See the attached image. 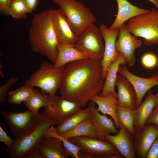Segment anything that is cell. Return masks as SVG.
Returning <instances> with one entry per match:
<instances>
[{
  "label": "cell",
  "instance_id": "32",
  "mask_svg": "<svg viewBox=\"0 0 158 158\" xmlns=\"http://www.w3.org/2000/svg\"><path fill=\"white\" fill-rule=\"evenodd\" d=\"M141 62L142 66L145 68L153 69L158 65V57L154 53L147 52L142 56Z\"/></svg>",
  "mask_w": 158,
  "mask_h": 158
},
{
  "label": "cell",
  "instance_id": "1",
  "mask_svg": "<svg viewBox=\"0 0 158 158\" xmlns=\"http://www.w3.org/2000/svg\"><path fill=\"white\" fill-rule=\"evenodd\" d=\"M104 83L101 62L87 58L65 66L59 90L61 96L85 107L102 91Z\"/></svg>",
  "mask_w": 158,
  "mask_h": 158
},
{
  "label": "cell",
  "instance_id": "37",
  "mask_svg": "<svg viewBox=\"0 0 158 158\" xmlns=\"http://www.w3.org/2000/svg\"><path fill=\"white\" fill-rule=\"evenodd\" d=\"M13 0H0V11L6 16H9V9Z\"/></svg>",
  "mask_w": 158,
  "mask_h": 158
},
{
  "label": "cell",
  "instance_id": "24",
  "mask_svg": "<svg viewBox=\"0 0 158 158\" xmlns=\"http://www.w3.org/2000/svg\"><path fill=\"white\" fill-rule=\"evenodd\" d=\"M90 110V107L88 106L86 108L81 109L64 118L55 128V131L58 134L61 135L72 129L88 117Z\"/></svg>",
  "mask_w": 158,
  "mask_h": 158
},
{
  "label": "cell",
  "instance_id": "42",
  "mask_svg": "<svg viewBox=\"0 0 158 158\" xmlns=\"http://www.w3.org/2000/svg\"><path fill=\"white\" fill-rule=\"evenodd\" d=\"M155 95L157 97V98L158 99V91L157 93Z\"/></svg>",
  "mask_w": 158,
  "mask_h": 158
},
{
  "label": "cell",
  "instance_id": "21",
  "mask_svg": "<svg viewBox=\"0 0 158 158\" xmlns=\"http://www.w3.org/2000/svg\"><path fill=\"white\" fill-rule=\"evenodd\" d=\"M158 104V99L150 90L144 100L135 110V123L138 129L145 126L154 108Z\"/></svg>",
  "mask_w": 158,
  "mask_h": 158
},
{
  "label": "cell",
  "instance_id": "22",
  "mask_svg": "<svg viewBox=\"0 0 158 158\" xmlns=\"http://www.w3.org/2000/svg\"><path fill=\"white\" fill-rule=\"evenodd\" d=\"M126 64L127 62L125 57L121 54L118 53L116 59L111 62L108 67L103 88L98 94L99 95L104 96L112 92L117 96L115 87L118 68L120 65Z\"/></svg>",
  "mask_w": 158,
  "mask_h": 158
},
{
  "label": "cell",
  "instance_id": "20",
  "mask_svg": "<svg viewBox=\"0 0 158 158\" xmlns=\"http://www.w3.org/2000/svg\"><path fill=\"white\" fill-rule=\"evenodd\" d=\"M120 131L115 135L108 134L105 140L111 143L118 151L126 158L135 157L131 141L126 129L120 123Z\"/></svg>",
  "mask_w": 158,
  "mask_h": 158
},
{
  "label": "cell",
  "instance_id": "28",
  "mask_svg": "<svg viewBox=\"0 0 158 158\" xmlns=\"http://www.w3.org/2000/svg\"><path fill=\"white\" fill-rule=\"evenodd\" d=\"M116 115L119 124L130 132L134 134L135 110L118 105Z\"/></svg>",
  "mask_w": 158,
  "mask_h": 158
},
{
  "label": "cell",
  "instance_id": "16",
  "mask_svg": "<svg viewBox=\"0 0 158 158\" xmlns=\"http://www.w3.org/2000/svg\"><path fill=\"white\" fill-rule=\"evenodd\" d=\"M115 86L118 89L117 105L135 110L137 107V97L130 82L119 74L117 75Z\"/></svg>",
  "mask_w": 158,
  "mask_h": 158
},
{
  "label": "cell",
  "instance_id": "39",
  "mask_svg": "<svg viewBox=\"0 0 158 158\" xmlns=\"http://www.w3.org/2000/svg\"><path fill=\"white\" fill-rule=\"evenodd\" d=\"M27 8L28 13H33L38 4V0H23Z\"/></svg>",
  "mask_w": 158,
  "mask_h": 158
},
{
  "label": "cell",
  "instance_id": "33",
  "mask_svg": "<svg viewBox=\"0 0 158 158\" xmlns=\"http://www.w3.org/2000/svg\"><path fill=\"white\" fill-rule=\"evenodd\" d=\"M18 81V79L14 77L9 78L6 82L0 87V104L4 102L7 94L12 85Z\"/></svg>",
  "mask_w": 158,
  "mask_h": 158
},
{
  "label": "cell",
  "instance_id": "26",
  "mask_svg": "<svg viewBox=\"0 0 158 158\" xmlns=\"http://www.w3.org/2000/svg\"><path fill=\"white\" fill-rule=\"evenodd\" d=\"M60 135L68 139L81 136L98 139L96 131L88 117L82 121L72 129Z\"/></svg>",
  "mask_w": 158,
  "mask_h": 158
},
{
  "label": "cell",
  "instance_id": "3",
  "mask_svg": "<svg viewBox=\"0 0 158 158\" xmlns=\"http://www.w3.org/2000/svg\"><path fill=\"white\" fill-rule=\"evenodd\" d=\"M65 66L55 68L48 61L43 62L38 69L25 81V85L40 88L42 93L52 97L56 95L62 80Z\"/></svg>",
  "mask_w": 158,
  "mask_h": 158
},
{
  "label": "cell",
  "instance_id": "40",
  "mask_svg": "<svg viewBox=\"0 0 158 158\" xmlns=\"http://www.w3.org/2000/svg\"><path fill=\"white\" fill-rule=\"evenodd\" d=\"M4 68L1 62L0 63V76L3 79L5 78L4 74L2 71V70Z\"/></svg>",
  "mask_w": 158,
  "mask_h": 158
},
{
  "label": "cell",
  "instance_id": "27",
  "mask_svg": "<svg viewBox=\"0 0 158 158\" xmlns=\"http://www.w3.org/2000/svg\"><path fill=\"white\" fill-rule=\"evenodd\" d=\"M53 97L49 94H43L39 91L34 89L30 97L23 103L28 109L36 115L39 114V110L41 108L47 106Z\"/></svg>",
  "mask_w": 158,
  "mask_h": 158
},
{
  "label": "cell",
  "instance_id": "36",
  "mask_svg": "<svg viewBox=\"0 0 158 158\" xmlns=\"http://www.w3.org/2000/svg\"><path fill=\"white\" fill-rule=\"evenodd\" d=\"M23 158H44L36 146L28 150L24 154Z\"/></svg>",
  "mask_w": 158,
  "mask_h": 158
},
{
  "label": "cell",
  "instance_id": "17",
  "mask_svg": "<svg viewBox=\"0 0 158 158\" xmlns=\"http://www.w3.org/2000/svg\"><path fill=\"white\" fill-rule=\"evenodd\" d=\"M118 12L114 21L108 28L110 30L119 29L125 22L131 18L149 12L150 10L140 8L127 0H116Z\"/></svg>",
  "mask_w": 158,
  "mask_h": 158
},
{
  "label": "cell",
  "instance_id": "4",
  "mask_svg": "<svg viewBox=\"0 0 158 158\" xmlns=\"http://www.w3.org/2000/svg\"><path fill=\"white\" fill-rule=\"evenodd\" d=\"M59 122L54 121L44 113L40 114L37 125L30 133L19 139H14L12 146L4 148L11 158H23L29 150L36 146L44 138L46 131L50 127L58 125Z\"/></svg>",
  "mask_w": 158,
  "mask_h": 158
},
{
  "label": "cell",
  "instance_id": "23",
  "mask_svg": "<svg viewBox=\"0 0 158 158\" xmlns=\"http://www.w3.org/2000/svg\"><path fill=\"white\" fill-rule=\"evenodd\" d=\"M75 45L59 44L58 55L54 64L55 68L62 67L77 60L88 58L86 54L77 49Z\"/></svg>",
  "mask_w": 158,
  "mask_h": 158
},
{
  "label": "cell",
  "instance_id": "9",
  "mask_svg": "<svg viewBox=\"0 0 158 158\" xmlns=\"http://www.w3.org/2000/svg\"><path fill=\"white\" fill-rule=\"evenodd\" d=\"M15 139L21 138L31 132L37 125L40 114L36 115L28 109L23 112L1 111Z\"/></svg>",
  "mask_w": 158,
  "mask_h": 158
},
{
  "label": "cell",
  "instance_id": "12",
  "mask_svg": "<svg viewBox=\"0 0 158 158\" xmlns=\"http://www.w3.org/2000/svg\"><path fill=\"white\" fill-rule=\"evenodd\" d=\"M118 73L124 76L133 86L137 97V107L146 93L153 87L158 86V75L157 74L149 78H142L132 73L126 65L119 66Z\"/></svg>",
  "mask_w": 158,
  "mask_h": 158
},
{
  "label": "cell",
  "instance_id": "5",
  "mask_svg": "<svg viewBox=\"0 0 158 158\" xmlns=\"http://www.w3.org/2000/svg\"><path fill=\"white\" fill-rule=\"evenodd\" d=\"M126 26L135 37L142 38L146 45H158V10L156 9L131 18Z\"/></svg>",
  "mask_w": 158,
  "mask_h": 158
},
{
  "label": "cell",
  "instance_id": "29",
  "mask_svg": "<svg viewBox=\"0 0 158 158\" xmlns=\"http://www.w3.org/2000/svg\"><path fill=\"white\" fill-rule=\"evenodd\" d=\"M32 87L24 84L8 93L7 100L10 104H20L26 100L32 94Z\"/></svg>",
  "mask_w": 158,
  "mask_h": 158
},
{
  "label": "cell",
  "instance_id": "30",
  "mask_svg": "<svg viewBox=\"0 0 158 158\" xmlns=\"http://www.w3.org/2000/svg\"><path fill=\"white\" fill-rule=\"evenodd\" d=\"M55 128L52 126L49 128L45 131L44 138L54 137L59 138L62 142L63 147L69 155L74 158H79V153L80 148L66 139L58 134L55 131Z\"/></svg>",
  "mask_w": 158,
  "mask_h": 158
},
{
  "label": "cell",
  "instance_id": "19",
  "mask_svg": "<svg viewBox=\"0 0 158 158\" xmlns=\"http://www.w3.org/2000/svg\"><path fill=\"white\" fill-rule=\"evenodd\" d=\"M98 106L97 111L104 115H108L112 118L116 127L120 128V124L117 119L116 111L117 108V96L110 92L104 96L96 94L90 99Z\"/></svg>",
  "mask_w": 158,
  "mask_h": 158
},
{
  "label": "cell",
  "instance_id": "7",
  "mask_svg": "<svg viewBox=\"0 0 158 158\" xmlns=\"http://www.w3.org/2000/svg\"><path fill=\"white\" fill-rule=\"evenodd\" d=\"M68 140L80 148L79 158H113L119 157L116 148L107 141L85 136L74 137Z\"/></svg>",
  "mask_w": 158,
  "mask_h": 158
},
{
  "label": "cell",
  "instance_id": "25",
  "mask_svg": "<svg viewBox=\"0 0 158 158\" xmlns=\"http://www.w3.org/2000/svg\"><path fill=\"white\" fill-rule=\"evenodd\" d=\"M148 124L142 134L138 143L139 152L142 157H146L149 149L158 136V126Z\"/></svg>",
  "mask_w": 158,
  "mask_h": 158
},
{
  "label": "cell",
  "instance_id": "13",
  "mask_svg": "<svg viewBox=\"0 0 158 158\" xmlns=\"http://www.w3.org/2000/svg\"><path fill=\"white\" fill-rule=\"evenodd\" d=\"M53 26L59 44L75 45L78 36L73 31L66 16L60 8L51 10Z\"/></svg>",
  "mask_w": 158,
  "mask_h": 158
},
{
  "label": "cell",
  "instance_id": "41",
  "mask_svg": "<svg viewBox=\"0 0 158 158\" xmlns=\"http://www.w3.org/2000/svg\"><path fill=\"white\" fill-rule=\"evenodd\" d=\"M152 2L158 9V0H148Z\"/></svg>",
  "mask_w": 158,
  "mask_h": 158
},
{
  "label": "cell",
  "instance_id": "31",
  "mask_svg": "<svg viewBox=\"0 0 158 158\" xmlns=\"http://www.w3.org/2000/svg\"><path fill=\"white\" fill-rule=\"evenodd\" d=\"M28 11L23 0H13L10 6L9 14L16 19L26 18Z\"/></svg>",
  "mask_w": 158,
  "mask_h": 158
},
{
  "label": "cell",
  "instance_id": "38",
  "mask_svg": "<svg viewBox=\"0 0 158 158\" xmlns=\"http://www.w3.org/2000/svg\"><path fill=\"white\" fill-rule=\"evenodd\" d=\"M152 123L158 126V104L148 118L146 124Z\"/></svg>",
  "mask_w": 158,
  "mask_h": 158
},
{
  "label": "cell",
  "instance_id": "11",
  "mask_svg": "<svg viewBox=\"0 0 158 158\" xmlns=\"http://www.w3.org/2000/svg\"><path fill=\"white\" fill-rule=\"evenodd\" d=\"M104 42V51L101 63L102 68V78L104 80L108 67L110 64L116 59L118 53L116 49L115 44L119 29L110 30L105 24H100L99 27Z\"/></svg>",
  "mask_w": 158,
  "mask_h": 158
},
{
  "label": "cell",
  "instance_id": "44",
  "mask_svg": "<svg viewBox=\"0 0 158 158\" xmlns=\"http://www.w3.org/2000/svg\"></svg>",
  "mask_w": 158,
  "mask_h": 158
},
{
  "label": "cell",
  "instance_id": "6",
  "mask_svg": "<svg viewBox=\"0 0 158 158\" xmlns=\"http://www.w3.org/2000/svg\"><path fill=\"white\" fill-rule=\"evenodd\" d=\"M60 6L73 31L78 36L96 18L90 8L78 0H52Z\"/></svg>",
  "mask_w": 158,
  "mask_h": 158
},
{
  "label": "cell",
  "instance_id": "2",
  "mask_svg": "<svg viewBox=\"0 0 158 158\" xmlns=\"http://www.w3.org/2000/svg\"><path fill=\"white\" fill-rule=\"evenodd\" d=\"M28 37L32 50L54 63L58 55L59 44L52 23L51 10L34 15Z\"/></svg>",
  "mask_w": 158,
  "mask_h": 158
},
{
  "label": "cell",
  "instance_id": "43",
  "mask_svg": "<svg viewBox=\"0 0 158 158\" xmlns=\"http://www.w3.org/2000/svg\"><path fill=\"white\" fill-rule=\"evenodd\" d=\"M156 74L158 75V71H157Z\"/></svg>",
  "mask_w": 158,
  "mask_h": 158
},
{
  "label": "cell",
  "instance_id": "14",
  "mask_svg": "<svg viewBox=\"0 0 158 158\" xmlns=\"http://www.w3.org/2000/svg\"><path fill=\"white\" fill-rule=\"evenodd\" d=\"M79 105L62 96L53 97L49 104L45 107L44 113L52 120L59 122L69 115L81 109Z\"/></svg>",
  "mask_w": 158,
  "mask_h": 158
},
{
  "label": "cell",
  "instance_id": "34",
  "mask_svg": "<svg viewBox=\"0 0 158 158\" xmlns=\"http://www.w3.org/2000/svg\"><path fill=\"white\" fill-rule=\"evenodd\" d=\"M146 157L147 158H158V136L149 149Z\"/></svg>",
  "mask_w": 158,
  "mask_h": 158
},
{
  "label": "cell",
  "instance_id": "35",
  "mask_svg": "<svg viewBox=\"0 0 158 158\" xmlns=\"http://www.w3.org/2000/svg\"><path fill=\"white\" fill-rule=\"evenodd\" d=\"M14 141V139L11 138L5 132L3 128L0 126V141L4 143L6 147H11Z\"/></svg>",
  "mask_w": 158,
  "mask_h": 158
},
{
  "label": "cell",
  "instance_id": "8",
  "mask_svg": "<svg viewBox=\"0 0 158 158\" xmlns=\"http://www.w3.org/2000/svg\"><path fill=\"white\" fill-rule=\"evenodd\" d=\"M75 47L86 54L88 58L102 60L104 51V42L99 30L94 24L85 28L78 36Z\"/></svg>",
  "mask_w": 158,
  "mask_h": 158
},
{
  "label": "cell",
  "instance_id": "10",
  "mask_svg": "<svg viewBox=\"0 0 158 158\" xmlns=\"http://www.w3.org/2000/svg\"><path fill=\"white\" fill-rule=\"evenodd\" d=\"M142 42L132 35L125 24L120 28L115 44L116 49L117 52L124 56L129 66L132 67L135 65L136 60L135 51L141 47Z\"/></svg>",
  "mask_w": 158,
  "mask_h": 158
},
{
  "label": "cell",
  "instance_id": "15",
  "mask_svg": "<svg viewBox=\"0 0 158 158\" xmlns=\"http://www.w3.org/2000/svg\"><path fill=\"white\" fill-rule=\"evenodd\" d=\"M88 106L90 110L88 118L96 131L98 139L105 140L108 134L116 135L118 133L114 121L106 115L100 113L96 108L94 102L90 101Z\"/></svg>",
  "mask_w": 158,
  "mask_h": 158
},
{
  "label": "cell",
  "instance_id": "18",
  "mask_svg": "<svg viewBox=\"0 0 158 158\" xmlns=\"http://www.w3.org/2000/svg\"><path fill=\"white\" fill-rule=\"evenodd\" d=\"M44 158H68L61 141L54 137L44 138L36 146Z\"/></svg>",
  "mask_w": 158,
  "mask_h": 158
}]
</instances>
